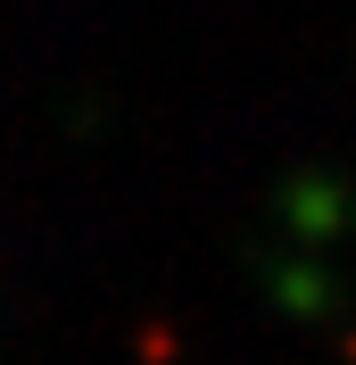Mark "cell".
Instances as JSON below:
<instances>
[{"instance_id":"cell-1","label":"cell","mask_w":356,"mask_h":365,"mask_svg":"<svg viewBox=\"0 0 356 365\" xmlns=\"http://www.w3.org/2000/svg\"><path fill=\"white\" fill-rule=\"evenodd\" d=\"M273 207H282L290 241H307V250H323V241L348 225V191H340L332 175H290L282 191H273Z\"/></svg>"}]
</instances>
